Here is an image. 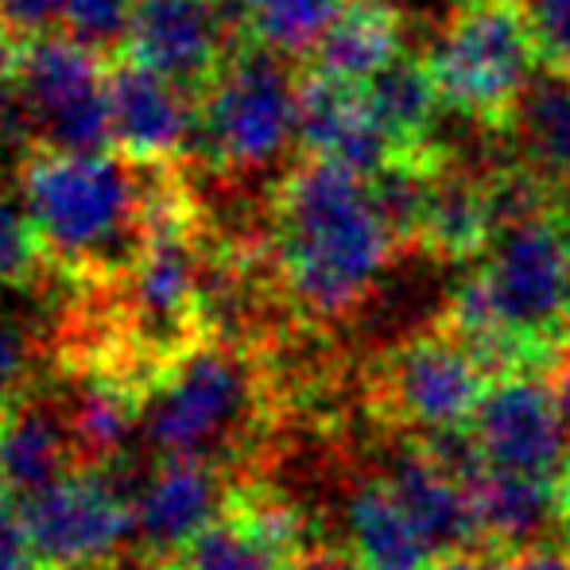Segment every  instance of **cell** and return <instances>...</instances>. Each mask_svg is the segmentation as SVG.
Instances as JSON below:
<instances>
[{
    "label": "cell",
    "mask_w": 570,
    "mask_h": 570,
    "mask_svg": "<svg viewBox=\"0 0 570 570\" xmlns=\"http://www.w3.org/2000/svg\"><path fill=\"white\" fill-rule=\"evenodd\" d=\"M501 136H512L517 159L551 190L570 187V70L543 62Z\"/></svg>",
    "instance_id": "cell-21"
},
{
    "label": "cell",
    "mask_w": 570,
    "mask_h": 570,
    "mask_svg": "<svg viewBox=\"0 0 570 570\" xmlns=\"http://www.w3.org/2000/svg\"><path fill=\"white\" fill-rule=\"evenodd\" d=\"M478 276L504 331L524 342L532 357L551 373L570 342V237L559 226L556 210L497 233L489 253L481 256Z\"/></svg>",
    "instance_id": "cell-7"
},
{
    "label": "cell",
    "mask_w": 570,
    "mask_h": 570,
    "mask_svg": "<svg viewBox=\"0 0 570 570\" xmlns=\"http://www.w3.org/2000/svg\"><path fill=\"white\" fill-rule=\"evenodd\" d=\"M229 497L233 478H226V470L195 458H164L132 504L144 556L171 563L206 524L226 512Z\"/></svg>",
    "instance_id": "cell-16"
},
{
    "label": "cell",
    "mask_w": 570,
    "mask_h": 570,
    "mask_svg": "<svg viewBox=\"0 0 570 570\" xmlns=\"http://www.w3.org/2000/svg\"><path fill=\"white\" fill-rule=\"evenodd\" d=\"M342 8L345 0H240L245 36L287 59L315 51Z\"/></svg>",
    "instance_id": "cell-24"
},
{
    "label": "cell",
    "mask_w": 570,
    "mask_h": 570,
    "mask_svg": "<svg viewBox=\"0 0 570 570\" xmlns=\"http://www.w3.org/2000/svg\"><path fill=\"white\" fill-rule=\"evenodd\" d=\"M16 114L31 148L98 156L114 144L109 59L70 36H31L16 67Z\"/></svg>",
    "instance_id": "cell-8"
},
{
    "label": "cell",
    "mask_w": 570,
    "mask_h": 570,
    "mask_svg": "<svg viewBox=\"0 0 570 570\" xmlns=\"http://www.w3.org/2000/svg\"><path fill=\"white\" fill-rule=\"evenodd\" d=\"M497 237L493 203H489L485 171L458 167L443 151V167L435 175V187L428 198V214L415 245L443 264H465L489 253Z\"/></svg>",
    "instance_id": "cell-19"
},
{
    "label": "cell",
    "mask_w": 570,
    "mask_h": 570,
    "mask_svg": "<svg viewBox=\"0 0 570 570\" xmlns=\"http://www.w3.org/2000/svg\"><path fill=\"white\" fill-rule=\"evenodd\" d=\"M299 148L315 159H331L361 179L381 175L400 156L396 144L376 125L365 90L318 70L299 75Z\"/></svg>",
    "instance_id": "cell-17"
},
{
    "label": "cell",
    "mask_w": 570,
    "mask_h": 570,
    "mask_svg": "<svg viewBox=\"0 0 570 570\" xmlns=\"http://www.w3.org/2000/svg\"><path fill=\"white\" fill-rule=\"evenodd\" d=\"M540 59L570 70V0H524Z\"/></svg>",
    "instance_id": "cell-28"
},
{
    "label": "cell",
    "mask_w": 570,
    "mask_h": 570,
    "mask_svg": "<svg viewBox=\"0 0 570 570\" xmlns=\"http://www.w3.org/2000/svg\"><path fill=\"white\" fill-rule=\"evenodd\" d=\"M272 420V373L240 342L206 338L144 396V435L164 458L240 470Z\"/></svg>",
    "instance_id": "cell-3"
},
{
    "label": "cell",
    "mask_w": 570,
    "mask_h": 570,
    "mask_svg": "<svg viewBox=\"0 0 570 570\" xmlns=\"http://www.w3.org/2000/svg\"><path fill=\"white\" fill-rule=\"evenodd\" d=\"M16 117V78H0V140L12 132Z\"/></svg>",
    "instance_id": "cell-36"
},
{
    "label": "cell",
    "mask_w": 570,
    "mask_h": 570,
    "mask_svg": "<svg viewBox=\"0 0 570 570\" xmlns=\"http://www.w3.org/2000/svg\"><path fill=\"white\" fill-rule=\"evenodd\" d=\"M101 570H179L175 563H167V559H151V556H132V559H114L109 567Z\"/></svg>",
    "instance_id": "cell-37"
},
{
    "label": "cell",
    "mask_w": 570,
    "mask_h": 570,
    "mask_svg": "<svg viewBox=\"0 0 570 570\" xmlns=\"http://www.w3.org/2000/svg\"><path fill=\"white\" fill-rule=\"evenodd\" d=\"M389 8H396L400 16H428L431 12V23L443 20L446 12L458 4V0H384Z\"/></svg>",
    "instance_id": "cell-34"
},
{
    "label": "cell",
    "mask_w": 570,
    "mask_h": 570,
    "mask_svg": "<svg viewBox=\"0 0 570 570\" xmlns=\"http://www.w3.org/2000/svg\"><path fill=\"white\" fill-rule=\"evenodd\" d=\"M43 261V240H39L36 222L23 206V195L0 187V292L31 287Z\"/></svg>",
    "instance_id": "cell-25"
},
{
    "label": "cell",
    "mask_w": 570,
    "mask_h": 570,
    "mask_svg": "<svg viewBox=\"0 0 570 570\" xmlns=\"http://www.w3.org/2000/svg\"><path fill=\"white\" fill-rule=\"evenodd\" d=\"M39 368V350L31 334L16 318L0 315V423L20 400L31 396V381Z\"/></svg>",
    "instance_id": "cell-27"
},
{
    "label": "cell",
    "mask_w": 570,
    "mask_h": 570,
    "mask_svg": "<svg viewBox=\"0 0 570 570\" xmlns=\"http://www.w3.org/2000/svg\"><path fill=\"white\" fill-rule=\"evenodd\" d=\"M428 570H501V563L485 556H435Z\"/></svg>",
    "instance_id": "cell-35"
},
{
    "label": "cell",
    "mask_w": 570,
    "mask_h": 570,
    "mask_svg": "<svg viewBox=\"0 0 570 570\" xmlns=\"http://www.w3.org/2000/svg\"><path fill=\"white\" fill-rule=\"evenodd\" d=\"M551 389H556V400H559V412H563V423L570 431V342L563 345V353H559V361L551 365Z\"/></svg>",
    "instance_id": "cell-33"
},
{
    "label": "cell",
    "mask_w": 570,
    "mask_h": 570,
    "mask_svg": "<svg viewBox=\"0 0 570 570\" xmlns=\"http://www.w3.org/2000/svg\"><path fill=\"white\" fill-rule=\"evenodd\" d=\"M381 478L392 485L435 556H481L470 489L428 451L420 435H400V443H392Z\"/></svg>",
    "instance_id": "cell-15"
},
{
    "label": "cell",
    "mask_w": 570,
    "mask_h": 570,
    "mask_svg": "<svg viewBox=\"0 0 570 570\" xmlns=\"http://www.w3.org/2000/svg\"><path fill=\"white\" fill-rule=\"evenodd\" d=\"M465 489H470L485 559L504 563V559L532 556V551H551V543L567 551L559 478L504 473L485 465L465 481Z\"/></svg>",
    "instance_id": "cell-14"
},
{
    "label": "cell",
    "mask_w": 570,
    "mask_h": 570,
    "mask_svg": "<svg viewBox=\"0 0 570 570\" xmlns=\"http://www.w3.org/2000/svg\"><path fill=\"white\" fill-rule=\"evenodd\" d=\"M299 140V75L287 55L245 39L226 59L210 90L198 98L190 151L229 175H256L287 156Z\"/></svg>",
    "instance_id": "cell-5"
},
{
    "label": "cell",
    "mask_w": 570,
    "mask_h": 570,
    "mask_svg": "<svg viewBox=\"0 0 570 570\" xmlns=\"http://www.w3.org/2000/svg\"><path fill=\"white\" fill-rule=\"evenodd\" d=\"M423 62L446 109L501 132L543 59L524 0H458L431 23Z\"/></svg>",
    "instance_id": "cell-4"
},
{
    "label": "cell",
    "mask_w": 570,
    "mask_h": 570,
    "mask_svg": "<svg viewBox=\"0 0 570 570\" xmlns=\"http://www.w3.org/2000/svg\"><path fill=\"white\" fill-rule=\"evenodd\" d=\"M567 315H570V276H567Z\"/></svg>",
    "instance_id": "cell-39"
},
{
    "label": "cell",
    "mask_w": 570,
    "mask_h": 570,
    "mask_svg": "<svg viewBox=\"0 0 570 570\" xmlns=\"http://www.w3.org/2000/svg\"><path fill=\"white\" fill-rule=\"evenodd\" d=\"M345 551L357 559L361 570H428L435 551L407 509L396 501L392 485L373 473L345 493L342 504Z\"/></svg>",
    "instance_id": "cell-20"
},
{
    "label": "cell",
    "mask_w": 570,
    "mask_h": 570,
    "mask_svg": "<svg viewBox=\"0 0 570 570\" xmlns=\"http://www.w3.org/2000/svg\"><path fill=\"white\" fill-rule=\"evenodd\" d=\"M501 570H570V551H532V556L504 559Z\"/></svg>",
    "instance_id": "cell-32"
},
{
    "label": "cell",
    "mask_w": 570,
    "mask_h": 570,
    "mask_svg": "<svg viewBox=\"0 0 570 570\" xmlns=\"http://www.w3.org/2000/svg\"><path fill=\"white\" fill-rule=\"evenodd\" d=\"M171 164L31 148L20 159L23 195L47 261L75 284L117 287L148 245L151 210Z\"/></svg>",
    "instance_id": "cell-2"
},
{
    "label": "cell",
    "mask_w": 570,
    "mask_h": 570,
    "mask_svg": "<svg viewBox=\"0 0 570 570\" xmlns=\"http://www.w3.org/2000/svg\"><path fill=\"white\" fill-rule=\"evenodd\" d=\"M559 512H563V532H567V551H570V458L559 470Z\"/></svg>",
    "instance_id": "cell-38"
},
{
    "label": "cell",
    "mask_w": 570,
    "mask_h": 570,
    "mask_svg": "<svg viewBox=\"0 0 570 570\" xmlns=\"http://www.w3.org/2000/svg\"><path fill=\"white\" fill-rule=\"evenodd\" d=\"M365 101L373 109L376 125L389 132L396 151H431L435 144L439 114H443V94L431 78L423 55H400L381 75L365 86Z\"/></svg>",
    "instance_id": "cell-23"
},
{
    "label": "cell",
    "mask_w": 570,
    "mask_h": 570,
    "mask_svg": "<svg viewBox=\"0 0 570 570\" xmlns=\"http://www.w3.org/2000/svg\"><path fill=\"white\" fill-rule=\"evenodd\" d=\"M489 384L493 376L473 357L470 345L435 323L431 331L407 334L373 361L365 404L373 420L396 435H435L465 428Z\"/></svg>",
    "instance_id": "cell-6"
},
{
    "label": "cell",
    "mask_w": 570,
    "mask_h": 570,
    "mask_svg": "<svg viewBox=\"0 0 570 570\" xmlns=\"http://www.w3.org/2000/svg\"><path fill=\"white\" fill-rule=\"evenodd\" d=\"M136 0H67L62 8V36L90 47L101 59H120L132 28Z\"/></svg>",
    "instance_id": "cell-26"
},
{
    "label": "cell",
    "mask_w": 570,
    "mask_h": 570,
    "mask_svg": "<svg viewBox=\"0 0 570 570\" xmlns=\"http://www.w3.org/2000/svg\"><path fill=\"white\" fill-rule=\"evenodd\" d=\"M20 520L43 570H101L136 532V509L109 470H75L23 497Z\"/></svg>",
    "instance_id": "cell-9"
},
{
    "label": "cell",
    "mask_w": 570,
    "mask_h": 570,
    "mask_svg": "<svg viewBox=\"0 0 570 570\" xmlns=\"http://www.w3.org/2000/svg\"><path fill=\"white\" fill-rule=\"evenodd\" d=\"M396 245L373 187L342 164L307 156L272 195V264L287 303L307 323L350 318Z\"/></svg>",
    "instance_id": "cell-1"
},
{
    "label": "cell",
    "mask_w": 570,
    "mask_h": 570,
    "mask_svg": "<svg viewBox=\"0 0 570 570\" xmlns=\"http://www.w3.org/2000/svg\"><path fill=\"white\" fill-rule=\"evenodd\" d=\"M62 8L67 0H0V23L20 39L47 36L55 23H62Z\"/></svg>",
    "instance_id": "cell-29"
},
{
    "label": "cell",
    "mask_w": 570,
    "mask_h": 570,
    "mask_svg": "<svg viewBox=\"0 0 570 570\" xmlns=\"http://www.w3.org/2000/svg\"><path fill=\"white\" fill-rule=\"evenodd\" d=\"M400 55H404V16L384 0H345L338 20L307 55V70L350 86H365Z\"/></svg>",
    "instance_id": "cell-22"
},
{
    "label": "cell",
    "mask_w": 570,
    "mask_h": 570,
    "mask_svg": "<svg viewBox=\"0 0 570 570\" xmlns=\"http://www.w3.org/2000/svg\"><path fill=\"white\" fill-rule=\"evenodd\" d=\"M245 16L226 0H136L125 55L164 75L190 98H203L240 47Z\"/></svg>",
    "instance_id": "cell-10"
},
{
    "label": "cell",
    "mask_w": 570,
    "mask_h": 570,
    "mask_svg": "<svg viewBox=\"0 0 570 570\" xmlns=\"http://www.w3.org/2000/svg\"><path fill=\"white\" fill-rule=\"evenodd\" d=\"M75 470L82 465L62 400L31 392L0 423V481L12 489L16 501H23Z\"/></svg>",
    "instance_id": "cell-18"
},
{
    "label": "cell",
    "mask_w": 570,
    "mask_h": 570,
    "mask_svg": "<svg viewBox=\"0 0 570 570\" xmlns=\"http://www.w3.org/2000/svg\"><path fill=\"white\" fill-rule=\"evenodd\" d=\"M311 548L307 520L272 489L233 485V497L214 524H206L179 556V570H284Z\"/></svg>",
    "instance_id": "cell-12"
},
{
    "label": "cell",
    "mask_w": 570,
    "mask_h": 570,
    "mask_svg": "<svg viewBox=\"0 0 570 570\" xmlns=\"http://www.w3.org/2000/svg\"><path fill=\"white\" fill-rule=\"evenodd\" d=\"M470 435L489 470L559 478L570 458V431L548 373L497 376L473 412Z\"/></svg>",
    "instance_id": "cell-11"
},
{
    "label": "cell",
    "mask_w": 570,
    "mask_h": 570,
    "mask_svg": "<svg viewBox=\"0 0 570 570\" xmlns=\"http://www.w3.org/2000/svg\"><path fill=\"white\" fill-rule=\"evenodd\" d=\"M284 570H361L357 559L345 548H326V543H311L303 556H295Z\"/></svg>",
    "instance_id": "cell-31"
},
{
    "label": "cell",
    "mask_w": 570,
    "mask_h": 570,
    "mask_svg": "<svg viewBox=\"0 0 570 570\" xmlns=\"http://www.w3.org/2000/svg\"><path fill=\"white\" fill-rule=\"evenodd\" d=\"M109 114L120 156L140 164H171L195 144L198 98L128 55L109 62Z\"/></svg>",
    "instance_id": "cell-13"
},
{
    "label": "cell",
    "mask_w": 570,
    "mask_h": 570,
    "mask_svg": "<svg viewBox=\"0 0 570 570\" xmlns=\"http://www.w3.org/2000/svg\"><path fill=\"white\" fill-rule=\"evenodd\" d=\"M0 570H43L31 551V540L23 532V520H8L0 524Z\"/></svg>",
    "instance_id": "cell-30"
}]
</instances>
